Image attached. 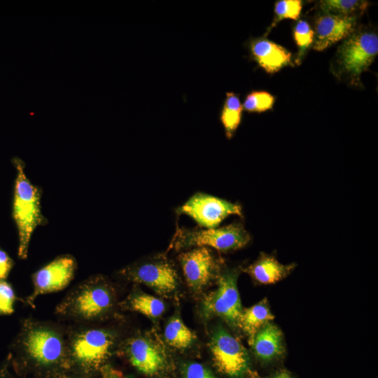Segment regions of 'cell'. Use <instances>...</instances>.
I'll return each instance as SVG.
<instances>
[{
    "label": "cell",
    "mask_w": 378,
    "mask_h": 378,
    "mask_svg": "<svg viewBox=\"0 0 378 378\" xmlns=\"http://www.w3.org/2000/svg\"><path fill=\"white\" fill-rule=\"evenodd\" d=\"M14 347L40 368L61 366L69 359L67 337L58 326L48 322L24 320Z\"/></svg>",
    "instance_id": "1"
},
{
    "label": "cell",
    "mask_w": 378,
    "mask_h": 378,
    "mask_svg": "<svg viewBox=\"0 0 378 378\" xmlns=\"http://www.w3.org/2000/svg\"><path fill=\"white\" fill-rule=\"evenodd\" d=\"M114 304L112 288L100 276L85 280L74 287L56 308L65 318L88 323L99 320Z\"/></svg>",
    "instance_id": "2"
},
{
    "label": "cell",
    "mask_w": 378,
    "mask_h": 378,
    "mask_svg": "<svg viewBox=\"0 0 378 378\" xmlns=\"http://www.w3.org/2000/svg\"><path fill=\"white\" fill-rule=\"evenodd\" d=\"M17 176L13 199V218L18 232V256H27L31 235L41 222L40 193L27 178L22 165L15 164Z\"/></svg>",
    "instance_id": "3"
},
{
    "label": "cell",
    "mask_w": 378,
    "mask_h": 378,
    "mask_svg": "<svg viewBox=\"0 0 378 378\" xmlns=\"http://www.w3.org/2000/svg\"><path fill=\"white\" fill-rule=\"evenodd\" d=\"M69 358L85 370H100L109 357L115 336L107 329L83 326L67 337Z\"/></svg>",
    "instance_id": "4"
},
{
    "label": "cell",
    "mask_w": 378,
    "mask_h": 378,
    "mask_svg": "<svg viewBox=\"0 0 378 378\" xmlns=\"http://www.w3.org/2000/svg\"><path fill=\"white\" fill-rule=\"evenodd\" d=\"M378 53V37L373 32L351 34L339 46L336 63L339 71L352 85H358L361 74L368 69Z\"/></svg>",
    "instance_id": "5"
},
{
    "label": "cell",
    "mask_w": 378,
    "mask_h": 378,
    "mask_svg": "<svg viewBox=\"0 0 378 378\" xmlns=\"http://www.w3.org/2000/svg\"><path fill=\"white\" fill-rule=\"evenodd\" d=\"M250 239L243 225L234 223L221 227L205 230L178 229L174 244L176 248L209 246L225 252L245 246Z\"/></svg>",
    "instance_id": "6"
},
{
    "label": "cell",
    "mask_w": 378,
    "mask_h": 378,
    "mask_svg": "<svg viewBox=\"0 0 378 378\" xmlns=\"http://www.w3.org/2000/svg\"><path fill=\"white\" fill-rule=\"evenodd\" d=\"M209 347L215 366L230 378H244L248 374L249 357L240 342L223 327L212 333Z\"/></svg>",
    "instance_id": "7"
},
{
    "label": "cell",
    "mask_w": 378,
    "mask_h": 378,
    "mask_svg": "<svg viewBox=\"0 0 378 378\" xmlns=\"http://www.w3.org/2000/svg\"><path fill=\"white\" fill-rule=\"evenodd\" d=\"M238 272L227 270L218 281L216 289L204 298L202 304L206 316H218L230 326H237L241 304L237 286Z\"/></svg>",
    "instance_id": "8"
},
{
    "label": "cell",
    "mask_w": 378,
    "mask_h": 378,
    "mask_svg": "<svg viewBox=\"0 0 378 378\" xmlns=\"http://www.w3.org/2000/svg\"><path fill=\"white\" fill-rule=\"evenodd\" d=\"M177 212L186 214L206 229L216 227L230 215L241 216V207L234 203L204 193L191 197Z\"/></svg>",
    "instance_id": "9"
},
{
    "label": "cell",
    "mask_w": 378,
    "mask_h": 378,
    "mask_svg": "<svg viewBox=\"0 0 378 378\" xmlns=\"http://www.w3.org/2000/svg\"><path fill=\"white\" fill-rule=\"evenodd\" d=\"M76 269V260L71 255H62L38 270L33 275V292L27 302L31 304L40 295L66 288L73 279Z\"/></svg>",
    "instance_id": "10"
},
{
    "label": "cell",
    "mask_w": 378,
    "mask_h": 378,
    "mask_svg": "<svg viewBox=\"0 0 378 378\" xmlns=\"http://www.w3.org/2000/svg\"><path fill=\"white\" fill-rule=\"evenodd\" d=\"M122 274L130 279L144 284L156 292L167 294L177 286V274L166 261H156L125 269Z\"/></svg>",
    "instance_id": "11"
},
{
    "label": "cell",
    "mask_w": 378,
    "mask_h": 378,
    "mask_svg": "<svg viewBox=\"0 0 378 378\" xmlns=\"http://www.w3.org/2000/svg\"><path fill=\"white\" fill-rule=\"evenodd\" d=\"M179 261L188 285L195 290L204 288L214 276L216 260L207 247L183 253Z\"/></svg>",
    "instance_id": "12"
},
{
    "label": "cell",
    "mask_w": 378,
    "mask_h": 378,
    "mask_svg": "<svg viewBox=\"0 0 378 378\" xmlns=\"http://www.w3.org/2000/svg\"><path fill=\"white\" fill-rule=\"evenodd\" d=\"M356 16H346L323 13L315 21L313 48L322 51L353 34Z\"/></svg>",
    "instance_id": "13"
},
{
    "label": "cell",
    "mask_w": 378,
    "mask_h": 378,
    "mask_svg": "<svg viewBox=\"0 0 378 378\" xmlns=\"http://www.w3.org/2000/svg\"><path fill=\"white\" fill-rule=\"evenodd\" d=\"M126 351L132 365L145 374H155L165 366L164 353L146 337H136L130 340L126 346Z\"/></svg>",
    "instance_id": "14"
},
{
    "label": "cell",
    "mask_w": 378,
    "mask_h": 378,
    "mask_svg": "<svg viewBox=\"0 0 378 378\" xmlns=\"http://www.w3.org/2000/svg\"><path fill=\"white\" fill-rule=\"evenodd\" d=\"M248 47L251 57L267 73H275L290 64L291 53L266 38L251 39Z\"/></svg>",
    "instance_id": "15"
},
{
    "label": "cell",
    "mask_w": 378,
    "mask_h": 378,
    "mask_svg": "<svg viewBox=\"0 0 378 378\" xmlns=\"http://www.w3.org/2000/svg\"><path fill=\"white\" fill-rule=\"evenodd\" d=\"M250 344L257 358L265 363L279 358L284 352L282 332L270 322L255 335Z\"/></svg>",
    "instance_id": "16"
},
{
    "label": "cell",
    "mask_w": 378,
    "mask_h": 378,
    "mask_svg": "<svg viewBox=\"0 0 378 378\" xmlns=\"http://www.w3.org/2000/svg\"><path fill=\"white\" fill-rule=\"evenodd\" d=\"M295 267V264L283 265L274 257L262 254L245 272L260 284H272L286 278Z\"/></svg>",
    "instance_id": "17"
},
{
    "label": "cell",
    "mask_w": 378,
    "mask_h": 378,
    "mask_svg": "<svg viewBox=\"0 0 378 378\" xmlns=\"http://www.w3.org/2000/svg\"><path fill=\"white\" fill-rule=\"evenodd\" d=\"M274 318L267 300L263 299L251 307L242 309L237 326L247 335L250 344L255 335Z\"/></svg>",
    "instance_id": "18"
},
{
    "label": "cell",
    "mask_w": 378,
    "mask_h": 378,
    "mask_svg": "<svg viewBox=\"0 0 378 378\" xmlns=\"http://www.w3.org/2000/svg\"><path fill=\"white\" fill-rule=\"evenodd\" d=\"M242 111L243 107L239 95L234 92H227L220 109V121L226 137L229 139L233 136L241 123Z\"/></svg>",
    "instance_id": "19"
},
{
    "label": "cell",
    "mask_w": 378,
    "mask_h": 378,
    "mask_svg": "<svg viewBox=\"0 0 378 378\" xmlns=\"http://www.w3.org/2000/svg\"><path fill=\"white\" fill-rule=\"evenodd\" d=\"M164 337L169 345L178 349L189 347L195 338L194 333L177 316L172 318L166 325Z\"/></svg>",
    "instance_id": "20"
},
{
    "label": "cell",
    "mask_w": 378,
    "mask_h": 378,
    "mask_svg": "<svg viewBox=\"0 0 378 378\" xmlns=\"http://www.w3.org/2000/svg\"><path fill=\"white\" fill-rule=\"evenodd\" d=\"M368 5V1L360 0H322L319 2L323 13L356 17L361 14Z\"/></svg>",
    "instance_id": "21"
},
{
    "label": "cell",
    "mask_w": 378,
    "mask_h": 378,
    "mask_svg": "<svg viewBox=\"0 0 378 378\" xmlns=\"http://www.w3.org/2000/svg\"><path fill=\"white\" fill-rule=\"evenodd\" d=\"M128 304L131 309L150 318L159 317L165 309L162 300L145 293L131 296Z\"/></svg>",
    "instance_id": "22"
},
{
    "label": "cell",
    "mask_w": 378,
    "mask_h": 378,
    "mask_svg": "<svg viewBox=\"0 0 378 378\" xmlns=\"http://www.w3.org/2000/svg\"><path fill=\"white\" fill-rule=\"evenodd\" d=\"M274 102V97L270 93L255 90L246 94L242 107L248 113H261L271 109Z\"/></svg>",
    "instance_id": "23"
},
{
    "label": "cell",
    "mask_w": 378,
    "mask_h": 378,
    "mask_svg": "<svg viewBox=\"0 0 378 378\" xmlns=\"http://www.w3.org/2000/svg\"><path fill=\"white\" fill-rule=\"evenodd\" d=\"M293 36L299 48V57L298 59H300L306 49L313 43L314 31L310 27L309 23L304 20H300L294 28Z\"/></svg>",
    "instance_id": "24"
},
{
    "label": "cell",
    "mask_w": 378,
    "mask_h": 378,
    "mask_svg": "<svg viewBox=\"0 0 378 378\" xmlns=\"http://www.w3.org/2000/svg\"><path fill=\"white\" fill-rule=\"evenodd\" d=\"M301 0H281L275 4V21L283 19L297 20L302 10Z\"/></svg>",
    "instance_id": "25"
},
{
    "label": "cell",
    "mask_w": 378,
    "mask_h": 378,
    "mask_svg": "<svg viewBox=\"0 0 378 378\" xmlns=\"http://www.w3.org/2000/svg\"><path fill=\"white\" fill-rule=\"evenodd\" d=\"M15 295L12 286L4 281H0V314L13 312Z\"/></svg>",
    "instance_id": "26"
},
{
    "label": "cell",
    "mask_w": 378,
    "mask_h": 378,
    "mask_svg": "<svg viewBox=\"0 0 378 378\" xmlns=\"http://www.w3.org/2000/svg\"><path fill=\"white\" fill-rule=\"evenodd\" d=\"M183 378H216L212 372L199 363H188L183 365Z\"/></svg>",
    "instance_id": "27"
},
{
    "label": "cell",
    "mask_w": 378,
    "mask_h": 378,
    "mask_svg": "<svg viewBox=\"0 0 378 378\" xmlns=\"http://www.w3.org/2000/svg\"><path fill=\"white\" fill-rule=\"evenodd\" d=\"M13 265V262L8 255L0 250V281L5 279Z\"/></svg>",
    "instance_id": "28"
},
{
    "label": "cell",
    "mask_w": 378,
    "mask_h": 378,
    "mask_svg": "<svg viewBox=\"0 0 378 378\" xmlns=\"http://www.w3.org/2000/svg\"><path fill=\"white\" fill-rule=\"evenodd\" d=\"M100 378H125L122 373L109 365H104L100 370Z\"/></svg>",
    "instance_id": "29"
},
{
    "label": "cell",
    "mask_w": 378,
    "mask_h": 378,
    "mask_svg": "<svg viewBox=\"0 0 378 378\" xmlns=\"http://www.w3.org/2000/svg\"><path fill=\"white\" fill-rule=\"evenodd\" d=\"M272 378H291L290 375L286 371H281Z\"/></svg>",
    "instance_id": "30"
},
{
    "label": "cell",
    "mask_w": 378,
    "mask_h": 378,
    "mask_svg": "<svg viewBox=\"0 0 378 378\" xmlns=\"http://www.w3.org/2000/svg\"><path fill=\"white\" fill-rule=\"evenodd\" d=\"M248 374L250 376V378H260V377L258 375V374L256 372L254 371H249Z\"/></svg>",
    "instance_id": "31"
},
{
    "label": "cell",
    "mask_w": 378,
    "mask_h": 378,
    "mask_svg": "<svg viewBox=\"0 0 378 378\" xmlns=\"http://www.w3.org/2000/svg\"><path fill=\"white\" fill-rule=\"evenodd\" d=\"M4 372H1V373L0 374V378H4Z\"/></svg>",
    "instance_id": "32"
}]
</instances>
